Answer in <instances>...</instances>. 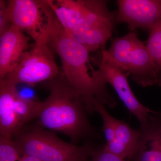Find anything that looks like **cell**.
I'll return each mask as SVG.
<instances>
[{
	"label": "cell",
	"instance_id": "obj_10",
	"mask_svg": "<svg viewBox=\"0 0 161 161\" xmlns=\"http://www.w3.org/2000/svg\"><path fill=\"white\" fill-rule=\"evenodd\" d=\"M30 39L13 24L0 36V80L15 69L23 54L30 49Z\"/></svg>",
	"mask_w": 161,
	"mask_h": 161
},
{
	"label": "cell",
	"instance_id": "obj_6",
	"mask_svg": "<svg viewBox=\"0 0 161 161\" xmlns=\"http://www.w3.org/2000/svg\"><path fill=\"white\" fill-rule=\"evenodd\" d=\"M116 14L110 11L106 1L86 0L83 16L70 34L90 52L105 49L116 23Z\"/></svg>",
	"mask_w": 161,
	"mask_h": 161
},
{
	"label": "cell",
	"instance_id": "obj_18",
	"mask_svg": "<svg viewBox=\"0 0 161 161\" xmlns=\"http://www.w3.org/2000/svg\"><path fill=\"white\" fill-rule=\"evenodd\" d=\"M12 25L7 12V2L0 0V36L8 31Z\"/></svg>",
	"mask_w": 161,
	"mask_h": 161
},
{
	"label": "cell",
	"instance_id": "obj_16",
	"mask_svg": "<svg viewBox=\"0 0 161 161\" xmlns=\"http://www.w3.org/2000/svg\"><path fill=\"white\" fill-rule=\"evenodd\" d=\"M104 105L96 102L94 105L95 112H98L103 121L102 131L103 132L106 143L113 140L115 137L117 119L110 115L106 110Z\"/></svg>",
	"mask_w": 161,
	"mask_h": 161
},
{
	"label": "cell",
	"instance_id": "obj_12",
	"mask_svg": "<svg viewBox=\"0 0 161 161\" xmlns=\"http://www.w3.org/2000/svg\"><path fill=\"white\" fill-rule=\"evenodd\" d=\"M140 130L138 149L132 161H161V122L151 116Z\"/></svg>",
	"mask_w": 161,
	"mask_h": 161
},
{
	"label": "cell",
	"instance_id": "obj_2",
	"mask_svg": "<svg viewBox=\"0 0 161 161\" xmlns=\"http://www.w3.org/2000/svg\"><path fill=\"white\" fill-rule=\"evenodd\" d=\"M49 44L60 58L62 73L69 83L81 95L89 114L95 112L96 102L113 108L114 97L106 86L98 83L88 73L90 52L78 43L60 24L54 13L48 28Z\"/></svg>",
	"mask_w": 161,
	"mask_h": 161
},
{
	"label": "cell",
	"instance_id": "obj_15",
	"mask_svg": "<svg viewBox=\"0 0 161 161\" xmlns=\"http://www.w3.org/2000/svg\"><path fill=\"white\" fill-rule=\"evenodd\" d=\"M147 44L153 60L161 71V20L149 31Z\"/></svg>",
	"mask_w": 161,
	"mask_h": 161
},
{
	"label": "cell",
	"instance_id": "obj_14",
	"mask_svg": "<svg viewBox=\"0 0 161 161\" xmlns=\"http://www.w3.org/2000/svg\"><path fill=\"white\" fill-rule=\"evenodd\" d=\"M14 107L21 129L32 119L38 118L42 109V102L23 98L18 92L14 100Z\"/></svg>",
	"mask_w": 161,
	"mask_h": 161
},
{
	"label": "cell",
	"instance_id": "obj_20",
	"mask_svg": "<svg viewBox=\"0 0 161 161\" xmlns=\"http://www.w3.org/2000/svg\"></svg>",
	"mask_w": 161,
	"mask_h": 161
},
{
	"label": "cell",
	"instance_id": "obj_11",
	"mask_svg": "<svg viewBox=\"0 0 161 161\" xmlns=\"http://www.w3.org/2000/svg\"><path fill=\"white\" fill-rule=\"evenodd\" d=\"M141 134L140 129H132L124 121L117 119L115 137L104 148L120 158L132 160L137 152Z\"/></svg>",
	"mask_w": 161,
	"mask_h": 161
},
{
	"label": "cell",
	"instance_id": "obj_3",
	"mask_svg": "<svg viewBox=\"0 0 161 161\" xmlns=\"http://www.w3.org/2000/svg\"><path fill=\"white\" fill-rule=\"evenodd\" d=\"M12 139L21 157L31 156L42 161H88L94 148L88 142L82 146L66 142L36 124L23 126Z\"/></svg>",
	"mask_w": 161,
	"mask_h": 161
},
{
	"label": "cell",
	"instance_id": "obj_17",
	"mask_svg": "<svg viewBox=\"0 0 161 161\" xmlns=\"http://www.w3.org/2000/svg\"><path fill=\"white\" fill-rule=\"evenodd\" d=\"M88 161H130L124 159L112 154L104 149L103 147L93 148L91 157Z\"/></svg>",
	"mask_w": 161,
	"mask_h": 161
},
{
	"label": "cell",
	"instance_id": "obj_4",
	"mask_svg": "<svg viewBox=\"0 0 161 161\" xmlns=\"http://www.w3.org/2000/svg\"><path fill=\"white\" fill-rule=\"evenodd\" d=\"M102 55L129 73L141 86H161V71L135 31L113 39L109 48L102 51Z\"/></svg>",
	"mask_w": 161,
	"mask_h": 161
},
{
	"label": "cell",
	"instance_id": "obj_8",
	"mask_svg": "<svg viewBox=\"0 0 161 161\" xmlns=\"http://www.w3.org/2000/svg\"><path fill=\"white\" fill-rule=\"evenodd\" d=\"M92 76L98 83L106 86L110 84L115 90L127 108L141 123L145 125L149 120L150 113H157L139 101L129 85L130 74L108 58L102 55L99 69L93 71Z\"/></svg>",
	"mask_w": 161,
	"mask_h": 161
},
{
	"label": "cell",
	"instance_id": "obj_5",
	"mask_svg": "<svg viewBox=\"0 0 161 161\" xmlns=\"http://www.w3.org/2000/svg\"><path fill=\"white\" fill-rule=\"evenodd\" d=\"M60 73L49 44L48 32L35 42L15 69L3 80L15 86L21 83L33 85L53 80Z\"/></svg>",
	"mask_w": 161,
	"mask_h": 161
},
{
	"label": "cell",
	"instance_id": "obj_1",
	"mask_svg": "<svg viewBox=\"0 0 161 161\" xmlns=\"http://www.w3.org/2000/svg\"><path fill=\"white\" fill-rule=\"evenodd\" d=\"M49 95L42 101L37 125L63 133L75 145L81 141L86 142L89 138H101L89 120L83 97L69 83L62 72L49 80Z\"/></svg>",
	"mask_w": 161,
	"mask_h": 161
},
{
	"label": "cell",
	"instance_id": "obj_19",
	"mask_svg": "<svg viewBox=\"0 0 161 161\" xmlns=\"http://www.w3.org/2000/svg\"><path fill=\"white\" fill-rule=\"evenodd\" d=\"M19 161H42L39 158H36L35 157L31 156L23 155L22 156Z\"/></svg>",
	"mask_w": 161,
	"mask_h": 161
},
{
	"label": "cell",
	"instance_id": "obj_7",
	"mask_svg": "<svg viewBox=\"0 0 161 161\" xmlns=\"http://www.w3.org/2000/svg\"><path fill=\"white\" fill-rule=\"evenodd\" d=\"M7 12L12 24L36 42L48 32L53 11L47 0H9Z\"/></svg>",
	"mask_w": 161,
	"mask_h": 161
},
{
	"label": "cell",
	"instance_id": "obj_9",
	"mask_svg": "<svg viewBox=\"0 0 161 161\" xmlns=\"http://www.w3.org/2000/svg\"><path fill=\"white\" fill-rule=\"evenodd\" d=\"M116 23H126L130 31H149L161 20V0H118Z\"/></svg>",
	"mask_w": 161,
	"mask_h": 161
},
{
	"label": "cell",
	"instance_id": "obj_13",
	"mask_svg": "<svg viewBox=\"0 0 161 161\" xmlns=\"http://www.w3.org/2000/svg\"><path fill=\"white\" fill-rule=\"evenodd\" d=\"M16 86L0 80V136L12 138L20 129L14 107Z\"/></svg>",
	"mask_w": 161,
	"mask_h": 161
}]
</instances>
